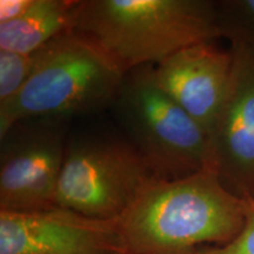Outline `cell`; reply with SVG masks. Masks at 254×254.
<instances>
[{"label": "cell", "instance_id": "6da1fadb", "mask_svg": "<svg viewBox=\"0 0 254 254\" xmlns=\"http://www.w3.org/2000/svg\"><path fill=\"white\" fill-rule=\"evenodd\" d=\"M247 200L212 166L174 180L157 179L118 219L124 253L198 254L230 244L243 230Z\"/></svg>", "mask_w": 254, "mask_h": 254}, {"label": "cell", "instance_id": "7a4b0ae2", "mask_svg": "<svg viewBox=\"0 0 254 254\" xmlns=\"http://www.w3.org/2000/svg\"><path fill=\"white\" fill-rule=\"evenodd\" d=\"M72 31L125 73L220 37L217 6L208 0H81Z\"/></svg>", "mask_w": 254, "mask_h": 254}, {"label": "cell", "instance_id": "3957f363", "mask_svg": "<svg viewBox=\"0 0 254 254\" xmlns=\"http://www.w3.org/2000/svg\"><path fill=\"white\" fill-rule=\"evenodd\" d=\"M33 56V68L23 88L0 105V138L25 120H65L113 105L125 75L100 47L73 31Z\"/></svg>", "mask_w": 254, "mask_h": 254}, {"label": "cell", "instance_id": "277c9868", "mask_svg": "<svg viewBox=\"0 0 254 254\" xmlns=\"http://www.w3.org/2000/svg\"><path fill=\"white\" fill-rule=\"evenodd\" d=\"M113 106L158 179H180L211 166L209 134L159 86L154 65L125 73Z\"/></svg>", "mask_w": 254, "mask_h": 254}, {"label": "cell", "instance_id": "5b68a950", "mask_svg": "<svg viewBox=\"0 0 254 254\" xmlns=\"http://www.w3.org/2000/svg\"><path fill=\"white\" fill-rule=\"evenodd\" d=\"M157 179L129 141L92 138L68 142L56 206L88 218L116 220Z\"/></svg>", "mask_w": 254, "mask_h": 254}, {"label": "cell", "instance_id": "8992f818", "mask_svg": "<svg viewBox=\"0 0 254 254\" xmlns=\"http://www.w3.org/2000/svg\"><path fill=\"white\" fill-rule=\"evenodd\" d=\"M64 122L25 120L0 138V211L28 213L55 207L68 144Z\"/></svg>", "mask_w": 254, "mask_h": 254}, {"label": "cell", "instance_id": "52a82bcc", "mask_svg": "<svg viewBox=\"0 0 254 254\" xmlns=\"http://www.w3.org/2000/svg\"><path fill=\"white\" fill-rule=\"evenodd\" d=\"M124 253L118 219L99 220L51 207L28 213L0 211V254Z\"/></svg>", "mask_w": 254, "mask_h": 254}, {"label": "cell", "instance_id": "ba28073f", "mask_svg": "<svg viewBox=\"0 0 254 254\" xmlns=\"http://www.w3.org/2000/svg\"><path fill=\"white\" fill-rule=\"evenodd\" d=\"M233 68L211 135V166L222 184L254 199V47L231 44Z\"/></svg>", "mask_w": 254, "mask_h": 254}, {"label": "cell", "instance_id": "9c48e42d", "mask_svg": "<svg viewBox=\"0 0 254 254\" xmlns=\"http://www.w3.org/2000/svg\"><path fill=\"white\" fill-rule=\"evenodd\" d=\"M233 53L214 41L178 51L154 65L155 80L211 135L230 86Z\"/></svg>", "mask_w": 254, "mask_h": 254}, {"label": "cell", "instance_id": "30bf717a", "mask_svg": "<svg viewBox=\"0 0 254 254\" xmlns=\"http://www.w3.org/2000/svg\"><path fill=\"white\" fill-rule=\"evenodd\" d=\"M81 0H34L15 20L0 24V50L32 55L73 30Z\"/></svg>", "mask_w": 254, "mask_h": 254}, {"label": "cell", "instance_id": "8fae6325", "mask_svg": "<svg viewBox=\"0 0 254 254\" xmlns=\"http://www.w3.org/2000/svg\"><path fill=\"white\" fill-rule=\"evenodd\" d=\"M215 6L220 37L254 47V0H222Z\"/></svg>", "mask_w": 254, "mask_h": 254}, {"label": "cell", "instance_id": "7c38bea8", "mask_svg": "<svg viewBox=\"0 0 254 254\" xmlns=\"http://www.w3.org/2000/svg\"><path fill=\"white\" fill-rule=\"evenodd\" d=\"M34 56L0 50V105L12 100L30 77Z\"/></svg>", "mask_w": 254, "mask_h": 254}, {"label": "cell", "instance_id": "4fadbf2b", "mask_svg": "<svg viewBox=\"0 0 254 254\" xmlns=\"http://www.w3.org/2000/svg\"><path fill=\"white\" fill-rule=\"evenodd\" d=\"M198 254H254V199L247 200L243 230L233 241L220 247H206Z\"/></svg>", "mask_w": 254, "mask_h": 254}, {"label": "cell", "instance_id": "5bb4252c", "mask_svg": "<svg viewBox=\"0 0 254 254\" xmlns=\"http://www.w3.org/2000/svg\"><path fill=\"white\" fill-rule=\"evenodd\" d=\"M34 0H0V24L21 17Z\"/></svg>", "mask_w": 254, "mask_h": 254}, {"label": "cell", "instance_id": "9a60e30c", "mask_svg": "<svg viewBox=\"0 0 254 254\" xmlns=\"http://www.w3.org/2000/svg\"><path fill=\"white\" fill-rule=\"evenodd\" d=\"M118 254H128V253H118Z\"/></svg>", "mask_w": 254, "mask_h": 254}]
</instances>
